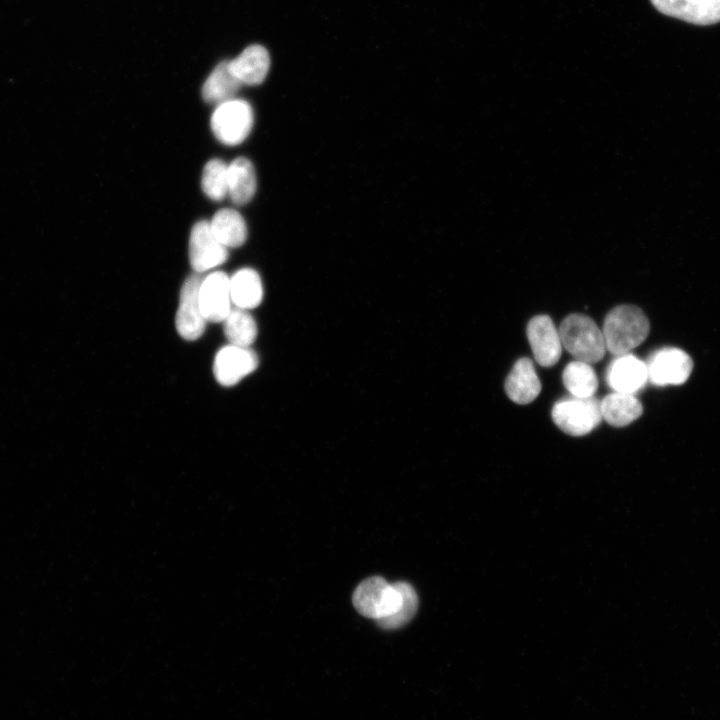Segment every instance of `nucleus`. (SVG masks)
I'll return each mask as SVG.
<instances>
[{"label":"nucleus","instance_id":"nucleus-2","mask_svg":"<svg viewBox=\"0 0 720 720\" xmlns=\"http://www.w3.org/2000/svg\"><path fill=\"white\" fill-rule=\"evenodd\" d=\"M562 346L576 359L589 364L600 361L606 346L602 330L584 314H570L558 329Z\"/></svg>","mask_w":720,"mask_h":720},{"label":"nucleus","instance_id":"nucleus-3","mask_svg":"<svg viewBox=\"0 0 720 720\" xmlns=\"http://www.w3.org/2000/svg\"><path fill=\"white\" fill-rule=\"evenodd\" d=\"M551 415L554 423L571 436L590 433L602 419L600 402L593 396L560 399L553 405Z\"/></svg>","mask_w":720,"mask_h":720},{"label":"nucleus","instance_id":"nucleus-17","mask_svg":"<svg viewBox=\"0 0 720 720\" xmlns=\"http://www.w3.org/2000/svg\"><path fill=\"white\" fill-rule=\"evenodd\" d=\"M228 196L233 203L245 205L256 191V174L250 160L244 157L234 159L228 165Z\"/></svg>","mask_w":720,"mask_h":720},{"label":"nucleus","instance_id":"nucleus-6","mask_svg":"<svg viewBox=\"0 0 720 720\" xmlns=\"http://www.w3.org/2000/svg\"><path fill=\"white\" fill-rule=\"evenodd\" d=\"M202 279L199 273L190 275L180 291L175 324L179 335L188 341L200 338L207 323L198 297Z\"/></svg>","mask_w":720,"mask_h":720},{"label":"nucleus","instance_id":"nucleus-9","mask_svg":"<svg viewBox=\"0 0 720 720\" xmlns=\"http://www.w3.org/2000/svg\"><path fill=\"white\" fill-rule=\"evenodd\" d=\"M258 357L249 347L226 345L216 354L213 372L223 386H233L256 370Z\"/></svg>","mask_w":720,"mask_h":720},{"label":"nucleus","instance_id":"nucleus-19","mask_svg":"<svg viewBox=\"0 0 720 720\" xmlns=\"http://www.w3.org/2000/svg\"><path fill=\"white\" fill-rule=\"evenodd\" d=\"M210 227L219 242L227 248L241 246L247 239V226L239 212L230 208L217 211Z\"/></svg>","mask_w":720,"mask_h":720},{"label":"nucleus","instance_id":"nucleus-12","mask_svg":"<svg viewBox=\"0 0 720 720\" xmlns=\"http://www.w3.org/2000/svg\"><path fill=\"white\" fill-rule=\"evenodd\" d=\"M661 13L698 25L720 21V0H651Z\"/></svg>","mask_w":720,"mask_h":720},{"label":"nucleus","instance_id":"nucleus-13","mask_svg":"<svg viewBox=\"0 0 720 720\" xmlns=\"http://www.w3.org/2000/svg\"><path fill=\"white\" fill-rule=\"evenodd\" d=\"M507 396L515 403L525 405L532 402L541 391V382L528 358L518 359L505 381Z\"/></svg>","mask_w":720,"mask_h":720},{"label":"nucleus","instance_id":"nucleus-15","mask_svg":"<svg viewBox=\"0 0 720 720\" xmlns=\"http://www.w3.org/2000/svg\"><path fill=\"white\" fill-rule=\"evenodd\" d=\"M602 418L615 427L626 426L637 420L643 413L641 402L634 394L614 392L600 402Z\"/></svg>","mask_w":720,"mask_h":720},{"label":"nucleus","instance_id":"nucleus-11","mask_svg":"<svg viewBox=\"0 0 720 720\" xmlns=\"http://www.w3.org/2000/svg\"><path fill=\"white\" fill-rule=\"evenodd\" d=\"M606 380L615 392L634 394L648 380L647 364L630 353L617 355L607 368Z\"/></svg>","mask_w":720,"mask_h":720},{"label":"nucleus","instance_id":"nucleus-21","mask_svg":"<svg viewBox=\"0 0 720 720\" xmlns=\"http://www.w3.org/2000/svg\"><path fill=\"white\" fill-rule=\"evenodd\" d=\"M562 380L566 389L576 397H592L598 388V379L591 364L579 360L565 367Z\"/></svg>","mask_w":720,"mask_h":720},{"label":"nucleus","instance_id":"nucleus-22","mask_svg":"<svg viewBox=\"0 0 720 720\" xmlns=\"http://www.w3.org/2000/svg\"><path fill=\"white\" fill-rule=\"evenodd\" d=\"M228 165L220 159L208 161L202 172L201 186L204 193L215 201L228 195Z\"/></svg>","mask_w":720,"mask_h":720},{"label":"nucleus","instance_id":"nucleus-5","mask_svg":"<svg viewBox=\"0 0 720 720\" xmlns=\"http://www.w3.org/2000/svg\"><path fill=\"white\" fill-rule=\"evenodd\" d=\"M646 364L648 380L659 386L682 384L687 381L693 369L691 357L676 347L655 351Z\"/></svg>","mask_w":720,"mask_h":720},{"label":"nucleus","instance_id":"nucleus-14","mask_svg":"<svg viewBox=\"0 0 720 720\" xmlns=\"http://www.w3.org/2000/svg\"><path fill=\"white\" fill-rule=\"evenodd\" d=\"M270 67L268 51L260 45H251L233 60L229 68L234 76L245 85H258L266 78Z\"/></svg>","mask_w":720,"mask_h":720},{"label":"nucleus","instance_id":"nucleus-20","mask_svg":"<svg viewBox=\"0 0 720 720\" xmlns=\"http://www.w3.org/2000/svg\"><path fill=\"white\" fill-rule=\"evenodd\" d=\"M223 331L230 344L249 347L257 337V325L248 310L232 307L223 321Z\"/></svg>","mask_w":720,"mask_h":720},{"label":"nucleus","instance_id":"nucleus-4","mask_svg":"<svg viewBox=\"0 0 720 720\" xmlns=\"http://www.w3.org/2000/svg\"><path fill=\"white\" fill-rule=\"evenodd\" d=\"M253 121L251 105L242 99H232L216 107L210 125L215 137L221 143L237 145L247 138Z\"/></svg>","mask_w":720,"mask_h":720},{"label":"nucleus","instance_id":"nucleus-10","mask_svg":"<svg viewBox=\"0 0 720 720\" xmlns=\"http://www.w3.org/2000/svg\"><path fill=\"white\" fill-rule=\"evenodd\" d=\"M527 338L536 362L554 366L561 356L562 343L558 329L547 315L533 317L527 325Z\"/></svg>","mask_w":720,"mask_h":720},{"label":"nucleus","instance_id":"nucleus-18","mask_svg":"<svg viewBox=\"0 0 720 720\" xmlns=\"http://www.w3.org/2000/svg\"><path fill=\"white\" fill-rule=\"evenodd\" d=\"M241 82L229 68V61L220 62L210 73L202 87V97L210 104L217 106L234 99L241 87Z\"/></svg>","mask_w":720,"mask_h":720},{"label":"nucleus","instance_id":"nucleus-16","mask_svg":"<svg viewBox=\"0 0 720 720\" xmlns=\"http://www.w3.org/2000/svg\"><path fill=\"white\" fill-rule=\"evenodd\" d=\"M230 293L234 307L249 310L263 299V285L257 271L242 268L230 277Z\"/></svg>","mask_w":720,"mask_h":720},{"label":"nucleus","instance_id":"nucleus-7","mask_svg":"<svg viewBox=\"0 0 720 720\" xmlns=\"http://www.w3.org/2000/svg\"><path fill=\"white\" fill-rule=\"evenodd\" d=\"M227 258V247L214 236L210 222H197L189 239V260L194 271L202 273L211 270L224 263Z\"/></svg>","mask_w":720,"mask_h":720},{"label":"nucleus","instance_id":"nucleus-8","mask_svg":"<svg viewBox=\"0 0 720 720\" xmlns=\"http://www.w3.org/2000/svg\"><path fill=\"white\" fill-rule=\"evenodd\" d=\"M198 297L206 321L223 322L233 307L230 277L222 271L211 272L203 277Z\"/></svg>","mask_w":720,"mask_h":720},{"label":"nucleus","instance_id":"nucleus-1","mask_svg":"<svg viewBox=\"0 0 720 720\" xmlns=\"http://www.w3.org/2000/svg\"><path fill=\"white\" fill-rule=\"evenodd\" d=\"M650 323L644 312L635 305H619L605 317L603 337L606 350L612 354L629 353L648 337Z\"/></svg>","mask_w":720,"mask_h":720}]
</instances>
